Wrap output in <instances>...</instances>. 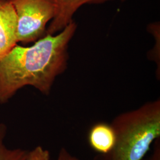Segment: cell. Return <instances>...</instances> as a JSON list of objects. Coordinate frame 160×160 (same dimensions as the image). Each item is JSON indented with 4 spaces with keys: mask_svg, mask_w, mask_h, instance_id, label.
<instances>
[{
    "mask_svg": "<svg viewBox=\"0 0 160 160\" xmlns=\"http://www.w3.org/2000/svg\"><path fill=\"white\" fill-rule=\"evenodd\" d=\"M122 1H125V0H122Z\"/></svg>",
    "mask_w": 160,
    "mask_h": 160,
    "instance_id": "8fae6325",
    "label": "cell"
},
{
    "mask_svg": "<svg viewBox=\"0 0 160 160\" xmlns=\"http://www.w3.org/2000/svg\"><path fill=\"white\" fill-rule=\"evenodd\" d=\"M113 0H53L56 14L46 29V34H55L61 32L73 20V17L82 6L102 4Z\"/></svg>",
    "mask_w": 160,
    "mask_h": 160,
    "instance_id": "5b68a950",
    "label": "cell"
},
{
    "mask_svg": "<svg viewBox=\"0 0 160 160\" xmlns=\"http://www.w3.org/2000/svg\"><path fill=\"white\" fill-rule=\"evenodd\" d=\"M147 160H160V141L157 139L155 143L154 152Z\"/></svg>",
    "mask_w": 160,
    "mask_h": 160,
    "instance_id": "30bf717a",
    "label": "cell"
},
{
    "mask_svg": "<svg viewBox=\"0 0 160 160\" xmlns=\"http://www.w3.org/2000/svg\"><path fill=\"white\" fill-rule=\"evenodd\" d=\"M17 17L18 42H34L46 34L56 14L53 0H10Z\"/></svg>",
    "mask_w": 160,
    "mask_h": 160,
    "instance_id": "3957f363",
    "label": "cell"
},
{
    "mask_svg": "<svg viewBox=\"0 0 160 160\" xmlns=\"http://www.w3.org/2000/svg\"><path fill=\"white\" fill-rule=\"evenodd\" d=\"M115 133L111 126L106 123H98L92 126L89 133L88 141L92 148L102 155L108 154L113 148Z\"/></svg>",
    "mask_w": 160,
    "mask_h": 160,
    "instance_id": "8992f818",
    "label": "cell"
},
{
    "mask_svg": "<svg viewBox=\"0 0 160 160\" xmlns=\"http://www.w3.org/2000/svg\"><path fill=\"white\" fill-rule=\"evenodd\" d=\"M0 1H2V0H0Z\"/></svg>",
    "mask_w": 160,
    "mask_h": 160,
    "instance_id": "7c38bea8",
    "label": "cell"
},
{
    "mask_svg": "<svg viewBox=\"0 0 160 160\" xmlns=\"http://www.w3.org/2000/svg\"><path fill=\"white\" fill-rule=\"evenodd\" d=\"M77 25L74 20L57 34H46L30 46L16 45L0 59V103L31 86L49 94L56 78L67 68L68 47Z\"/></svg>",
    "mask_w": 160,
    "mask_h": 160,
    "instance_id": "6da1fadb",
    "label": "cell"
},
{
    "mask_svg": "<svg viewBox=\"0 0 160 160\" xmlns=\"http://www.w3.org/2000/svg\"><path fill=\"white\" fill-rule=\"evenodd\" d=\"M25 160H51L49 151L41 146H37L28 151Z\"/></svg>",
    "mask_w": 160,
    "mask_h": 160,
    "instance_id": "ba28073f",
    "label": "cell"
},
{
    "mask_svg": "<svg viewBox=\"0 0 160 160\" xmlns=\"http://www.w3.org/2000/svg\"><path fill=\"white\" fill-rule=\"evenodd\" d=\"M110 125L115 143L101 160H142L152 143L160 138V99L119 114Z\"/></svg>",
    "mask_w": 160,
    "mask_h": 160,
    "instance_id": "7a4b0ae2",
    "label": "cell"
},
{
    "mask_svg": "<svg viewBox=\"0 0 160 160\" xmlns=\"http://www.w3.org/2000/svg\"><path fill=\"white\" fill-rule=\"evenodd\" d=\"M17 43L16 12L10 0L0 1V59Z\"/></svg>",
    "mask_w": 160,
    "mask_h": 160,
    "instance_id": "277c9868",
    "label": "cell"
},
{
    "mask_svg": "<svg viewBox=\"0 0 160 160\" xmlns=\"http://www.w3.org/2000/svg\"><path fill=\"white\" fill-rule=\"evenodd\" d=\"M56 160H81L71 154L67 149L62 148L60 149Z\"/></svg>",
    "mask_w": 160,
    "mask_h": 160,
    "instance_id": "9c48e42d",
    "label": "cell"
},
{
    "mask_svg": "<svg viewBox=\"0 0 160 160\" xmlns=\"http://www.w3.org/2000/svg\"><path fill=\"white\" fill-rule=\"evenodd\" d=\"M7 126L0 123V160H25L28 151L21 148H10L5 143Z\"/></svg>",
    "mask_w": 160,
    "mask_h": 160,
    "instance_id": "52a82bcc",
    "label": "cell"
}]
</instances>
